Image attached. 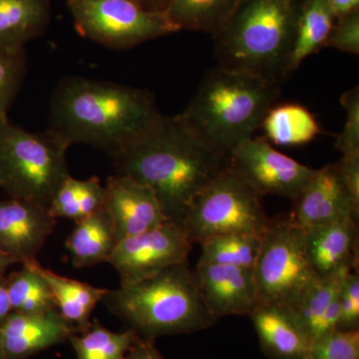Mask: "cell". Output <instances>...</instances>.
I'll use <instances>...</instances> for the list:
<instances>
[{
    "instance_id": "cell-29",
    "label": "cell",
    "mask_w": 359,
    "mask_h": 359,
    "mask_svg": "<svg viewBox=\"0 0 359 359\" xmlns=\"http://www.w3.org/2000/svg\"><path fill=\"white\" fill-rule=\"evenodd\" d=\"M351 271L355 269H344L327 278H318L304 294L299 304L292 309L311 334L313 341L314 332L321 318L339 294L344 278Z\"/></svg>"
},
{
    "instance_id": "cell-32",
    "label": "cell",
    "mask_w": 359,
    "mask_h": 359,
    "mask_svg": "<svg viewBox=\"0 0 359 359\" xmlns=\"http://www.w3.org/2000/svg\"><path fill=\"white\" fill-rule=\"evenodd\" d=\"M340 102L346 113V124L337 136L335 148L346 159L359 158V88L358 86L342 94Z\"/></svg>"
},
{
    "instance_id": "cell-7",
    "label": "cell",
    "mask_w": 359,
    "mask_h": 359,
    "mask_svg": "<svg viewBox=\"0 0 359 359\" xmlns=\"http://www.w3.org/2000/svg\"><path fill=\"white\" fill-rule=\"evenodd\" d=\"M252 273L257 304L290 309L318 280L306 252L304 230L290 214L269 219Z\"/></svg>"
},
{
    "instance_id": "cell-15",
    "label": "cell",
    "mask_w": 359,
    "mask_h": 359,
    "mask_svg": "<svg viewBox=\"0 0 359 359\" xmlns=\"http://www.w3.org/2000/svg\"><path fill=\"white\" fill-rule=\"evenodd\" d=\"M196 280L210 313L218 321L230 316H249L257 304L252 269L228 264H198Z\"/></svg>"
},
{
    "instance_id": "cell-21",
    "label": "cell",
    "mask_w": 359,
    "mask_h": 359,
    "mask_svg": "<svg viewBox=\"0 0 359 359\" xmlns=\"http://www.w3.org/2000/svg\"><path fill=\"white\" fill-rule=\"evenodd\" d=\"M39 271L50 287L58 313L76 334L86 332L91 327L92 313L108 290L58 275L41 264Z\"/></svg>"
},
{
    "instance_id": "cell-31",
    "label": "cell",
    "mask_w": 359,
    "mask_h": 359,
    "mask_svg": "<svg viewBox=\"0 0 359 359\" xmlns=\"http://www.w3.org/2000/svg\"><path fill=\"white\" fill-rule=\"evenodd\" d=\"M308 359H359V330H337L316 340Z\"/></svg>"
},
{
    "instance_id": "cell-2",
    "label": "cell",
    "mask_w": 359,
    "mask_h": 359,
    "mask_svg": "<svg viewBox=\"0 0 359 359\" xmlns=\"http://www.w3.org/2000/svg\"><path fill=\"white\" fill-rule=\"evenodd\" d=\"M161 115L154 94L147 89L69 76L52 92L47 130L69 147L83 144L110 157Z\"/></svg>"
},
{
    "instance_id": "cell-17",
    "label": "cell",
    "mask_w": 359,
    "mask_h": 359,
    "mask_svg": "<svg viewBox=\"0 0 359 359\" xmlns=\"http://www.w3.org/2000/svg\"><path fill=\"white\" fill-rule=\"evenodd\" d=\"M262 351L271 359H308L313 339L294 311L278 304H257L249 314Z\"/></svg>"
},
{
    "instance_id": "cell-10",
    "label": "cell",
    "mask_w": 359,
    "mask_h": 359,
    "mask_svg": "<svg viewBox=\"0 0 359 359\" xmlns=\"http://www.w3.org/2000/svg\"><path fill=\"white\" fill-rule=\"evenodd\" d=\"M229 167L261 197L294 200L316 169L278 152L264 137L248 139L230 155Z\"/></svg>"
},
{
    "instance_id": "cell-28",
    "label": "cell",
    "mask_w": 359,
    "mask_h": 359,
    "mask_svg": "<svg viewBox=\"0 0 359 359\" xmlns=\"http://www.w3.org/2000/svg\"><path fill=\"white\" fill-rule=\"evenodd\" d=\"M262 237L229 233L207 238L201 243L202 252L198 264H228L252 269L256 263Z\"/></svg>"
},
{
    "instance_id": "cell-6",
    "label": "cell",
    "mask_w": 359,
    "mask_h": 359,
    "mask_svg": "<svg viewBox=\"0 0 359 359\" xmlns=\"http://www.w3.org/2000/svg\"><path fill=\"white\" fill-rule=\"evenodd\" d=\"M68 149L47 129L30 132L9 119L0 123V188L9 198L49 208L70 176Z\"/></svg>"
},
{
    "instance_id": "cell-20",
    "label": "cell",
    "mask_w": 359,
    "mask_h": 359,
    "mask_svg": "<svg viewBox=\"0 0 359 359\" xmlns=\"http://www.w3.org/2000/svg\"><path fill=\"white\" fill-rule=\"evenodd\" d=\"M118 243L114 224L103 208L88 218L75 223L65 245L73 266L82 269L108 263Z\"/></svg>"
},
{
    "instance_id": "cell-26",
    "label": "cell",
    "mask_w": 359,
    "mask_h": 359,
    "mask_svg": "<svg viewBox=\"0 0 359 359\" xmlns=\"http://www.w3.org/2000/svg\"><path fill=\"white\" fill-rule=\"evenodd\" d=\"M37 259L23 264L20 271L6 278L9 302L13 311L40 313L56 309L50 287L39 271Z\"/></svg>"
},
{
    "instance_id": "cell-12",
    "label": "cell",
    "mask_w": 359,
    "mask_h": 359,
    "mask_svg": "<svg viewBox=\"0 0 359 359\" xmlns=\"http://www.w3.org/2000/svg\"><path fill=\"white\" fill-rule=\"evenodd\" d=\"M290 212L302 229L337 223L349 218L358 219L356 202L340 176L337 165L316 169L306 187L297 195Z\"/></svg>"
},
{
    "instance_id": "cell-30",
    "label": "cell",
    "mask_w": 359,
    "mask_h": 359,
    "mask_svg": "<svg viewBox=\"0 0 359 359\" xmlns=\"http://www.w3.org/2000/svg\"><path fill=\"white\" fill-rule=\"evenodd\" d=\"M26 73L25 48H0V123L9 119V110L20 93Z\"/></svg>"
},
{
    "instance_id": "cell-14",
    "label": "cell",
    "mask_w": 359,
    "mask_h": 359,
    "mask_svg": "<svg viewBox=\"0 0 359 359\" xmlns=\"http://www.w3.org/2000/svg\"><path fill=\"white\" fill-rule=\"evenodd\" d=\"M104 209L114 224L118 240H123L167 223L152 189L131 177L116 174L107 180Z\"/></svg>"
},
{
    "instance_id": "cell-23",
    "label": "cell",
    "mask_w": 359,
    "mask_h": 359,
    "mask_svg": "<svg viewBox=\"0 0 359 359\" xmlns=\"http://www.w3.org/2000/svg\"><path fill=\"white\" fill-rule=\"evenodd\" d=\"M105 198V186L98 177L78 180L70 175L59 187L48 209L54 218L78 223L102 210Z\"/></svg>"
},
{
    "instance_id": "cell-24",
    "label": "cell",
    "mask_w": 359,
    "mask_h": 359,
    "mask_svg": "<svg viewBox=\"0 0 359 359\" xmlns=\"http://www.w3.org/2000/svg\"><path fill=\"white\" fill-rule=\"evenodd\" d=\"M334 21L327 0H304L290 55V73L297 70L304 59L325 46Z\"/></svg>"
},
{
    "instance_id": "cell-3",
    "label": "cell",
    "mask_w": 359,
    "mask_h": 359,
    "mask_svg": "<svg viewBox=\"0 0 359 359\" xmlns=\"http://www.w3.org/2000/svg\"><path fill=\"white\" fill-rule=\"evenodd\" d=\"M280 87L264 78L217 66L205 73L188 107L178 115L205 145L230 158L262 126L280 98Z\"/></svg>"
},
{
    "instance_id": "cell-37",
    "label": "cell",
    "mask_w": 359,
    "mask_h": 359,
    "mask_svg": "<svg viewBox=\"0 0 359 359\" xmlns=\"http://www.w3.org/2000/svg\"><path fill=\"white\" fill-rule=\"evenodd\" d=\"M335 20L358 11L359 0H327Z\"/></svg>"
},
{
    "instance_id": "cell-22",
    "label": "cell",
    "mask_w": 359,
    "mask_h": 359,
    "mask_svg": "<svg viewBox=\"0 0 359 359\" xmlns=\"http://www.w3.org/2000/svg\"><path fill=\"white\" fill-rule=\"evenodd\" d=\"M264 138L278 146H299L313 141L321 133L314 116L295 103L276 104L262 123Z\"/></svg>"
},
{
    "instance_id": "cell-13",
    "label": "cell",
    "mask_w": 359,
    "mask_h": 359,
    "mask_svg": "<svg viewBox=\"0 0 359 359\" xmlns=\"http://www.w3.org/2000/svg\"><path fill=\"white\" fill-rule=\"evenodd\" d=\"M48 208L28 201L0 200V252L15 264L36 259L55 228Z\"/></svg>"
},
{
    "instance_id": "cell-27",
    "label": "cell",
    "mask_w": 359,
    "mask_h": 359,
    "mask_svg": "<svg viewBox=\"0 0 359 359\" xmlns=\"http://www.w3.org/2000/svg\"><path fill=\"white\" fill-rule=\"evenodd\" d=\"M138 334L134 330L111 332L98 320L81 334H73L70 342L77 359H125Z\"/></svg>"
},
{
    "instance_id": "cell-19",
    "label": "cell",
    "mask_w": 359,
    "mask_h": 359,
    "mask_svg": "<svg viewBox=\"0 0 359 359\" xmlns=\"http://www.w3.org/2000/svg\"><path fill=\"white\" fill-rule=\"evenodd\" d=\"M50 21V0H0V48H25Z\"/></svg>"
},
{
    "instance_id": "cell-33",
    "label": "cell",
    "mask_w": 359,
    "mask_h": 359,
    "mask_svg": "<svg viewBox=\"0 0 359 359\" xmlns=\"http://www.w3.org/2000/svg\"><path fill=\"white\" fill-rule=\"evenodd\" d=\"M325 47L358 55L359 11L335 20Z\"/></svg>"
},
{
    "instance_id": "cell-25",
    "label": "cell",
    "mask_w": 359,
    "mask_h": 359,
    "mask_svg": "<svg viewBox=\"0 0 359 359\" xmlns=\"http://www.w3.org/2000/svg\"><path fill=\"white\" fill-rule=\"evenodd\" d=\"M241 0H170L168 18L179 32L193 30L216 35Z\"/></svg>"
},
{
    "instance_id": "cell-36",
    "label": "cell",
    "mask_w": 359,
    "mask_h": 359,
    "mask_svg": "<svg viewBox=\"0 0 359 359\" xmlns=\"http://www.w3.org/2000/svg\"><path fill=\"white\" fill-rule=\"evenodd\" d=\"M125 359H166L157 347L155 346L154 340L137 337L131 348L129 349Z\"/></svg>"
},
{
    "instance_id": "cell-34",
    "label": "cell",
    "mask_w": 359,
    "mask_h": 359,
    "mask_svg": "<svg viewBox=\"0 0 359 359\" xmlns=\"http://www.w3.org/2000/svg\"><path fill=\"white\" fill-rule=\"evenodd\" d=\"M359 330V276L358 269L347 273L340 290L339 330Z\"/></svg>"
},
{
    "instance_id": "cell-40",
    "label": "cell",
    "mask_w": 359,
    "mask_h": 359,
    "mask_svg": "<svg viewBox=\"0 0 359 359\" xmlns=\"http://www.w3.org/2000/svg\"><path fill=\"white\" fill-rule=\"evenodd\" d=\"M15 264V262L13 259H11V257L6 256L4 252H0V276H4V273H6L7 269L9 266H13V264Z\"/></svg>"
},
{
    "instance_id": "cell-4",
    "label": "cell",
    "mask_w": 359,
    "mask_h": 359,
    "mask_svg": "<svg viewBox=\"0 0 359 359\" xmlns=\"http://www.w3.org/2000/svg\"><path fill=\"white\" fill-rule=\"evenodd\" d=\"M304 0H241L215 35L219 67L280 84L290 55Z\"/></svg>"
},
{
    "instance_id": "cell-11",
    "label": "cell",
    "mask_w": 359,
    "mask_h": 359,
    "mask_svg": "<svg viewBox=\"0 0 359 359\" xmlns=\"http://www.w3.org/2000/svg\"><path fill=\"white\" fill-rule=\"evenodd\" d=\"M193 243L180 224L167 223L123 238L108 263L117 271L120 285H130L188 261Z\"/></svg>"
},
{
    "instance_id": "cell-1",
    "label": "cell",
    "mask_w": 359,
    "mask_h": 359,
    "mask_svg": "<svg viewBox=\"0 0 359 359\" xmlns=\"http://www.w3.org/2000/svg\"><path fill=\"white\" fill-rule=\"evenodd\" d=\"M110 158L116 174L150 187L167 221L177 224L194 198L230 163V158L205 145L179 115L163 114Z\"/></svg>"
},
{
    "instance_id": "cell-41",
    "label": "cell",
    "mask_w": 359,
    "mask_h": 359,
    "mask_svg": "<svg viewBox=\"0 0 359 359\" xmlns=\"http://www.w3.org/2000/svg\"><path fill=\"white\" fill-rule=\"evenodd\" d=\"M0 359H6L4 353V341H2L1 330H0Z\"/></svg>"
},
{
    "instance_id": "cell-16",
    "label": "cell",
    "mask_w": 359,
    "mask_h": 359,
    "mask_svg": "<svg viewBox=\"0 0 359 359\" xmlns=\"http://www.w3.org/2000/svg\"><path fill=\"white\" fill-rule=\"evenodd\" d=\"M6 359H27L68 341L74 328L57 309L40 313L11 311L0 323Z\"/></svg>"
},
{
    "instance_id": "cell-39",
    "label": "cell",
    "mask_w": 359,
    "mask_h": 359,
    "mask_svg": "<svg viewBox=\"0 0 359 359\" xmlns=\"http://www.w3.org/2000/svg\"><path fill=\"white\" fill-rule=\"evenodd\" d=\"M144 8L152 11H166L170 0H135Z\"/></svg>"
},
{
    "instance_id": "cell-38",
    "label": "cell",
    "mask_w": 359,
    "mask_h": 359,
    "mask_svg": "<svg viewBox=\"0 0 359 359\" xmlns=\"http://www.w3.org/2000/svg\"><path fill=\"white\" fill-rule=\"evenodd\" d=\"M13 311L9 302L7 280L4 276H0V323Z\"/></svg>"
},
{
    "instance_id": "cell-9",
    "label": "cell",
    "mask_w": 359,
    "mask_h": 359,
    "mask_svg": "<svg viewBox=\"0 0 359 359\" xmlns=\"http://www.w3.org/2000/svg\"><path fill=\"white\" fill-rule=\"evenodd\" d=\"M77 32L114 50L179 32L166 11L144 8L135 0H66Z\"/></svg>"
},
{
    "instance_id": "cell-5",
    "label": "cell",
    "mask_w": 359,
    "mask_h": 359,
    "mask_svg": "<svg viewBox=\"0 0 359 359\" xmlns=\"http://www.w3.org/2000/svg\"><path fill=\"white\" fill-rule=\"evenodd\" d=\"M102 302L139 337L190 334L216 323L188 261L130 285L108 290Z\"/></svg>"
},
{
    "instance_id": "cell-18",
    "label": "cell",
    "mask_w": 359,
    "mask_h": 359,
    "mask_svg": "<svg viewBox=\"0 0 359 359\" xmlns=\"http://www.w3.org/2000/svg\"><path fill=\"white\" fill-rule=\"evenodd\" d=\"M302 230L309 262L318 278H327L344 269H358V219Z\"/></svg>"
},
{
    "instance_id": "cell-8",
    "label": "cell",
    "mask_w": 359,
    "mask_h": 359,
    "mask_svg": "<svg viewBox=\"0 0 359 359\" xmlns=\"http://www.w3.org/2000/svg\"><path fill=\"white\" fill-rule=\"evenodd\" d=\"M261 199L228 167L194 198L180 226L193 244L229 233L262 237L269 218Z\"/></svg>"
},
{
    "instance_id": "cell-35",
    "label": "cell",
    "mask_w": 359,
    "mask_h": 359,
    "mask_svg": "<svg viewBox=\"0 0 359 359\" xmlns=\"http://www.w3.org/2000/svg\"><path fill=\"white\" fill-rule=\"evenodd\" d=\"M335 165L349 192L359 203V158H341Z\"/></svg>"
}]
</instances>
